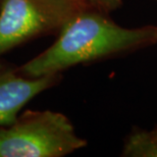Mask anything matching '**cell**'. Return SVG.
<instances>
[{
  "label": "cell",
  "mask_w": 157,
  "mask_h": 157,
  "mask_svg": "<svg viewBox=\"0 0 157 157\" xmlns=\"http://www.w3.org/2000/svg\"><path fill=\"white\" fill-rule=\"evenodd\" d=\"M74 1H76V2H78V3H82V4H85V5H89L90 6V4L88 3V1L87 0H74Z\"/></svg>",
  "instance_id": "7"
},
{
  "label": "cell",
  "mask_w": 157,
  "mask_h": 157,
  "mask_svg": "<svg viewBox=\"0 0 157 157\" xmlns=\"http://www.w3.org/2000/svg\"><path fill=\"white\" fill-rule=\"evenodd\" d=\"M74 0H0V57L39 36L60 29L82 9Z\"/></svg>",
  "instance_id": "3"
},
{
  "label": "cell",
  "mask_w": 157,
  "mask_h": 157,
  "mask_svg": "<svg viewBox=\"0 0 157 157\" xmlns=\"http://www.w3.org/2000/svg\"><path fill=\"white\" fill-rule=\"evenodd\" d=\"M124 155L157 157V131L133 135L125 145Z\"/></svg>",
  "instance_id": "5"
},
{
  "label": "cell",
  "mask_w": 157,
  "mask_h": 157,
  "mask_svg": "<svg viewBox=\"0 0 157 157\" xmlns=\"http://www.w3.org/2000/svg\"><path fill=\"white\" fill-rule=\"evenodd\" d=\"M59 78V75L31 78L17 68L0 67V127L12 124L28 102L54 86Z\"/></svg>",
  "instance_id": "4"
},
{
  "label": "cell",
  "mask_w": 157,
  "mask_h": 157,
  "mask_svg": "<svg viewBox=\"0 0 157 157\" xmlns=\"http://www.w3.org/2000/svg\"><path fill=\"white\" fill-rule=\"evenodd\" d=\"M87 146L67 115L28 110L0 127V157H62Z\"/></svg>",
  "instance_id": "2"
},
{
  "label": "cell",
  "mask_w": 157,
  "mask_h": 157,
  "mask_svg": "<svg viewBox=\"0 0 157 157\" xmlns=\"http://www.w3.org/2000/svg\"><path fill=\"white\" fill-rule=\"evenodd\" d=\"M91 7L107 13L122 5V0H87Z\"/></svg>",
  "instance_id": "6"
},
{
  "label": "cell",
  "mask_w": 157,
  "mask_h": 157,
  "mask_svg": "<svg viewBox=\"0 0 157 157\" xmlns=\"http://www.w3.org/2000/svg\"><path fill=\"white\" fill-rule=\"evenodd\" d=\"M89 8L68 20L57 40L17 67L18 71L31 78L59 75L75 65L157 43V26L124 28L109 20L105 12Z\"/></svg>",
  "instance_id": "1"
}]
</instances>
